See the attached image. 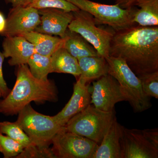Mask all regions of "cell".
<instances>
[{"label":"cell","instance_id":"cell-1","mask_svg":"<svg viewBox=\"0 0 158 158\" xmlns=\"http://www.w3.org/2000/svg\"><path fill=\"white\" fill-rule=\"evenodd\" d=\"M109 56L124 59L137 76L158 71V26L136 25L116 31Z\"/></svg>","mask_w":158,"mask_h":158},{"label":"cell","instance_id":"cell-2","mask_svg":"<svg viewBox=\"0 0 158 158\" xmlns=\"http://www.w3.org/2000/svg\"><path fill=\"white\" fill-rule=\"evenodd\" d=\"M58 101L55 84L50 80L34 77L27 64L19 65L16 81L13 89L2 100H0V113L6 116L17 115L27 105L34 102L43 104Z\"/></svg>","mask_w":158,"mask_h":158},{"label":"cell","instance_id":"cell-3","mask_svg":"<svg viewBox=\"0 0 158 158\" xmlns=\"http://www.w3.org/2000/svg\"><path fill=\"white\" fill-rule=\"evenodd\" d=\"M108 74L117 80L123 93L135 113H141L151 107L150 98L144 94L141 81L124 59L109 56L106 58Z\"/></svg>","mask_w":158,"mask_h":158},{"label":"cell","instance_id":"cell-4","mask_svg":"<svg viewBox=\"0 0 158 158\" xmlns=\"http://www.w3.org/2000/svg\"><path fill=\"white\" fill-rule=\"evenodd\" d=\"M115 118L114 110L104 112L90 104L71 118L64 127L69 131L90 139L99 145Z\"/></svg>","mask_w":158,"mask_h":158},{"label":"cell","instance_id":"cell-5","mask_svg":"<svg viewBox=\"0 0 158 158\" xmlns=\"http://www.w3.org/2000/svg\"><path fill=\"white\" fill-rule=\"evenodd\" d=\"M94 18L97 24L104 25L114 31H122L136 25L133 21L135 6L123 9L118 5H108L90 0H65Z\"/></svg>","mask_w":158,"mask_h":158},{"label":"cell","instance_id":"cell-6","mask_svg":"<svg viewBox=\"0 0 158 158\" xmlns=\"http://www.w3.org/2000/svg\"><path fill=\"white\" fill-rule=\"evenodd\" d=\"M73 19L68 26L69 31L78 33L95 49L100 56H109L110 43L116 31L110 27H98L91 15L79 9L73 11Z\"/></svg>","mask_w":158,"mask_h":158},{"label":"cell","instance_id":"cell-7","mask_svg":"<svg viewBox=\"0 0 158 158\" xmlns=\"http://www.w3.org/2000/svg\"><path fill=\"white\" fill-rule=\"evenodd\" d=\"M18 114L16 122L34 144L50 145L54 136L63 127L57 123L53 116L38 113L30 104Z\"/></svg>","mask_w":158,"mask_h":158},{"label":"cell","instance_id":"cell-8","mask_svg":"<svg viewBox=\"0 0 158 158\" xmlns=\"http://www.w3.org/2000/svg\"><path fill=\"white\" fill-rule=\"evenodd\" d=\"M52 149L56 157L93 158L98 145L88 138L62 127L52 140Z\"/></svg>","mask_w":158,"mask_h":158},{"label":"cell","instance_id":"cell-9","mask_svg":"<svg viewBox=\"0 0 158 158\" xmlns=\"http://www.w3.org/2000/svg\"><path fill=\"white\" fill-rule=\"evenodd\" d=\"M121 158H157L158 144L148 129H129L123 127L120 139Z\"/></svg>","mask_w":158,"mask_h":158},{"label":"cell","instance_id":"cell-10","mask_svg":"<svg viewBox=\"0 0 158 158\" xmlns=\"http://www.w3.org/2000/svg\"><path fill=\"white\" fill-rule=\"evenodd\" d=\"M92 89L90 104L104 112H112L117 103L127 101L119 83L109 74L94 81Z\"/></svg>","mask_w":158,"mask_h":158},{"label":"cell","instance_id":"cell-11","mask_svg":"<svg viewBox=\"0 0 158 158\" xmlns=\"http://www.w3.org/2000/svg\"><path fill=\"white\" fill-rule=\"evenodd\" d=\"M40 23L38 9L31 6L12 7L6 19V28L1 35L5 37L21 36L35 31Z\"/></svg>","mask_w":158,"mask_h":158},{"label":"cell","instance_id":"cell-12","mask_svg":"<svg viewBox=\"0 0 158 158\" xmlns=\"http://www.w3.org/2000/svg\"><path fill=\"white\" fill-rule=\"evenodd\" d=\"M40 23L35 29L36 32L65 37L68 26L73 19V11H67L55 8L38 9Z\"/></svg>","mask_w":158,"mask_h":158},{"label":"cell","instance_id":"cell-13","mask_svg":"<svg viewBox=\"0 0 158 158\" xmlns=\"http://www.w3.org/2000/svg\"><path fill=\"white\" fill-rule=\"evenodd\" d=\"M87 83L79 77L74 85L73 94L69 101L59 113L53 116L60 126H65L71 118L91 104L90 85Z\"/></svg>","mask_w":158,"mask_h":158},{"label":"cell","instance_id":"cell-14","mask_svg":"<svg viewBox=\"0 0 158 158\" xmlns=\"http://www.w3.org/2000/svg\"><path fill=\"white\" fill-rule=\"evenodd\" d=\"M3 53L11 66L27 64L31 56L36 52L34 45L22 36H10L4 38Z\"/></svg>","mask_w":158,"mask_h":158},{"label":"cell","instance_id":"cell-15","mask_svg":"<svg viewBox=\"0 0 158 158\" xmlns=\"http://www.w3.org/2000/svg\"><path fill=\"white\" fill-rule=\"evenodd\" d=\"M123 127L118 123L116 117L114 118L93 158H121L120 139Z\"/></svg>","mask_w":158,"mask_h":158},{"label":"cell","instance_id":"cell-16","mask_svg":"<svg viewBox=\"0 0 158 158\" xmlns=\"http://www.w3.org/2000/svg\"><path fill=\"white\" fill-rule=\"evenodd\" d=\"M34 45L35 52L43 56H51L61 48L63 47L65 37L42 34L32 31L21 35Z\"/></svg>","mask_w":158,"mask_h":158},{"label":"cell","instance_id":"cell-17","mask_svg":"<svg viewBox=\"0 0 158 158\" xmlns=\"http://www.w3.org/2000/svg\"><path fill=\"white\" fill-rule=\"evenodd\" d=\"M81 75L87 82L96 80L108 74V65L104 57L88 56L78 59Z\"/></svg>","mask_w":158,"mask_h":158},{"label":"cell","instance_id":"cell-18","mask_svg":"<svg viewBox=\"0 0 158 158\" xmlns=\"http://www.w3.org/2000/svg\"><path fill=\"white\" fill-rule=\"evenodd\" d=\"M63 48L77 59L83 57L99 56L95 49L80 34L66 31Z\"/></svg>","mask_w":158,"mask_h":158},{"label":"cell","instance_id":"cell-19","mask_svg":"<svg viewBox=\"0 0 158 158\" xmlns=\"http://www.w3.org/2000/svg\"><path fill=\"white\" fill-rule=\"evenodd\" d=\"M51 57L52 73L70 74L77 78L81 75L77 59L64 48L57 50Z\"/></svg>","mask_w":158,"mask_h":158},{"label":"cell","instance_id":"cell-20","mask_svg":"<svg viewBox=\"0 0 158 158\" xmlns=\"http://www.w3.org/2000/svg\"><path fill=\"white\" fill-rule=\"evenodd\" d=\"M133 21L143 27L158 26V0H138Z\"/></svg>","mask_w":158,"mask_h":158},{"label":"cell","instance_id":"cell-21","mask_svg":"<svg viewBox=\"0 0 158 158\" xmlns=\"http://www.w3.org/2000/svg\"><path fill=\"white\" fill-rule=\"evenodd\" d=\"M27 65L32 75L38 80H48V76L52 73L51 56L34 53L29 59Z\"/></svg>","mask_w":158,"mask_h":158},{"label":"cell","instance_id":"cell-22","mask_svg":"<svg viewBox=\"0 0 158 158\" xmlns=\"http://www.w3.org/2000/svg\"><path fill=\"white\" fill-rule=\"evenodd\" d=\"M0 132L10 137L21 144L24 148L33 144L29 136L16 121L15 122L9 121L0 122Z\"/></svg>","mask_w":158,"mask_h":158},{"label":"cell","instance_id":"cell-23","mask_svg":"<svg viewBox=\"0 0 158 158\" xmlns=\"http://www.w3.org/2000/svg\"><path fill=\"white\" fill-rule=\"evenodd\" d=\"M144 94L148 97L158 98V71L137 76Z\"/></svg>","mask_w":158,"mask_h":158},{"label":"cell","instance_id":"cell-24","mask_svg":"<svg viewBox=\"0 0 158 158\" xmlns=\"http://www.w3.org/2000/svg\"><path fill=\"white\" fill-rule=\"evenodd\" d=\"M24 148L21 144L0 132V152L5 158L16 157Z\"/></svg>","mask_w":158,"mask_h":158},{"label":"cell","instance_id":"cell-25","mask_svg":"<svg viewBox=\"0 0 158 158\" xmlns=\"http://www.w3.org/2000/svg\"><path fill=\"white\" fill-rule=\"evenodd\" d=\"M15 158H56L49 145H40L34 144L25 148L22 152Z\"/></svg>","mask_w":158,"mask_h":158},{"label":"cell","instance_id":"cell-26","mask_svg":"<svg viewBox=\"0 0 158 158\" xmlns=\"http://www.w3.org/2000/svg\"><path fill=\"white\" fill-rule=\"evenodd\" d=\"M29 6L37 9L55 8L67 11L79 10L76 6L65 0H33Z\"/></svg>","mask_w":158,"mask_h":158},{"label":"cell","instance_id":"cell-27","mask_svg":"<svg viewBox=\"0 0 158 158\" xmlns=\"http://www.w3.org/2000/svg\"><path fill=\"white\" fill-rule=\"evenodd\" d=\"M5 58L3 52L0 51V92L3 98H6L11 91L3 77L2 65Z\"/></svg>","mask_w":158,"mask_h":158},{"label":"cell","instance_id":"cell-28","mask_svg":"<svg viewBox=\"0 0 158 158\" xmlns=\"http://www.w3.org/2000/svg\"><path fill=\"white\" fill-rule=\"evenodd\" d=\"M7 4H11L12 7H27L32 2L33 0H5Z\"/></svg>","mask_w":158,"mask_h":158},{"label":"cell","instance_id":"cell-29","mask_svg":"<svg viewBox=\"0 0 158 158\" xmlns=\"http://www.w3.org/2000/svg\"><path fill=\"white\" fill-rule=\"evenodd\" d=\"M138 0H116L115 4L123 9H130L135 6Z\"/></svg>","mask_w":158,"mask_h":158},{"label":"cell","instance_id":"cell-30","mask_svg":"<svg viewBox=\"0 0 158 158\" xmlns=\"http://www.w3.org/2000/svg\"><path fill=\"white\" fill-rule=\"evenodd\" d=\"M6 26V19L4 15L0 11V34H2L5 31Z\"/></svg>","mask_w":158,"mask_h":158},{"label":"cell","instance_id":"cell-31","mask_svg":"<svg viewBox=\"0 0 158 158\" xmlns=\"http://www.w3.org/2000/svg\"><path fill=\"white\" fill-rule=\"evenodd\" d=\"M2 94H1V92H0V97H2Z\"/></svg>","mask_w":158,"mask_h":158},{"label":"cell","instance_id":"cell-32","mask_svg":"<svg viewBox=\"0 0 158 158\" xmlns=\"http://www.w3.org/2000/svg\"><path fill=\"white\" fill-rule=\"evenodd\" d=\"M114 1H116V0H114Z\"/></svg>","mask_w":158,"mask_h":158}]
</instances>
